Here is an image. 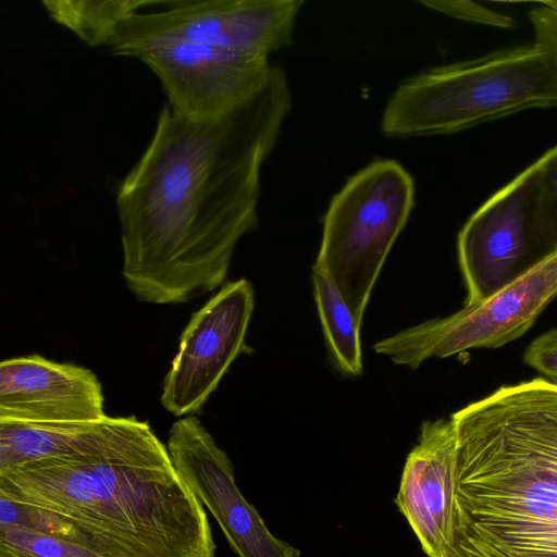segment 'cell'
<instances>
[{
  "mask_svg": "<svg viewBox=\"0 0 557 557\" xmlns=\"http://www.w3.org/2000/svg\"><path fill=\"white\" fill-rule=\"evenodd\" d=\"M290 108L277 66L219 116L188 120L162 107L115 196L123 276L139 300L180 304L224 282L238 240L258 227L261 166Z\"/></svg>",
  "mask_w": 557,
  "mask_h": 557,
  "instance_id": "6da1fadb",
  "label": "cell"
},
{
  "mask_svg": "<svg viewBox=\"0 0 557 557\" xmlns=\"http://www.w3.org/2000/svg\"><path fill=\"white\" fill-rule=\"evenodd\" d=\"M441 557H557V385H506L450 417Z\"/></svg>",
  "mask_w": 557,
  "mask_h": 557,
  "instance_id": "7a4b0ae2",
  "label": "cell"
},
{
  "mask_svg": "<svg viewBox=\"0 0 557 557\" xmlns=\"http://www.w3.org/2000/svg\"><path fill=\"white\" fill-rule=\"evenodd\" d=\"M0 495L69 519L117 557H215L205 507L134 417L83 454L0 471Z\"/></svg>",
  "mask_w": 557,
  "mask_h": 557,
  "instance_id": "3957f363",
  "label": "cell"
},
{
  "mask_svg": "<svg viewBox=\"0 0 557 557\" xmlns=\"http://www.w3.org/2000/svg\"><path fill=\"white\" fill-rule=\"evenodd\" d=\"M549 106H557V65L533 42L404 81L384 109L381 128L391 137L451 134Z\"/></svg>",
  "mask_w": 557,
  "mask_h": 557,
  "instance_id": "277c9868",
  "label": "cell"
},
{
  "mask_svg": "<svg viewBox=\"0 0 557 557\" xmlns=\"http://www.w3.org/2000/svg\"><path fill=\"white\" fill-rule=\"evenodd\" d=\"M414 203L410 174L381 159L352 175L323 218L313 268L329 275L361 326L371 292Z\"/></svg>",
  "mask_w": 557,
  "mask_h": 557,
  "instance_id": "5b68a950",
  "label": "cell"
},
{
  "mask_svg": "<svg viewBox=\"0 0 557 557\" xmlns=\"http://www.w3.org/2000/svg\"><path fill=\"white\" fill-rule=\"evenodd\" d=\"M557 296V247L487 298L377 342L375 352L417 369L429 358L496 348L523 335Z\"/></svg>",
  "mask_w": 557,
  "mask_h": 557,
  "instance_id": "8992f818",
  "label": "cell"
},
{
  "mask_svg": "<svg viewBox=\"0 0 557 557\" xmlns=\"http://www.w3.org/2000/svg\"><path fill=\"white\" fill-rule=\"evenodd\" d=\"M304 0L168 1L152 13H136L116 29L113 54L151 38H175L268 59L292 42Z\"/></svg>",
  "mask_w": 557,
  "mask_h": 557,
  "instance_id": "52a82bcc",
  "label": "cell"
},
{
  "mask_svg": "<svg viewBox=\"0 0 557 557\" xmlns=\"http://www.w3.org/2000/svg\"><path fill=\"white\" fill-rule=\"evenodd\" d=\"M536 212L531 164L492 195L458 234L466 305L493 295L553 251Z\"/></svg>",
  "mask_w": 557,
  "mask_h": 557,
  "instance_id": "ba28073f",
  "label": "cell"
},
{
  "mask_svg": "<svg viewBox=\"0 0 557 557\" xmlns=\"http://www.w3.org/2000/svg\"><path fill=\"white\" fill-rule=\"evenodd\" d=\"M121 55L144 62L160 79L171 111L184 119L219 116L255 92L268 78V59L175 38H151Z\"/></svg>",
  "mask_w": 557,
  "mask_h": 557,
  "instance_id": "9c48e42d",
  "label": "cell"
},
{
  "mask_svg": "<svg viewBox=\"0 0 557 557\" xmlns=\"http://www.w3.org/2000/svg\"><path fill=\"white\" fill-rule=\"evenodd\" d=\"M253 288L245 278L225 284L196 311L180 339L162 387L161 404L175 417L193 416L244 351L253 310Z\"/></svg>",
  "mask_w": 557,
  "mask_h": 557,
  "instance_id": "30bf717a",
  "label": "cell"
},
{
  "mask_svg": "<svg viewBox=\"0 0 557 557\" xmlns=\"http://www.w3.org/2000/svg\"><path fill=\"white\" fill-rule=\"evenodd\" d=\"M166 447L176 472L209 509L238 557L300 556L269 531L238 490L227 454L195 416L173 423Z\"/></svg>",
  "mask_w": 557,
  "mask_h": 557,
  "instance_id": "8fae6325",
  "label": "cell"
},
{
  "mask_svg": "<svg viewBox=\"0 0 557 557\" xmlns=\"http://www.w3.org/2000/svg\"><path fill=\"white\" fill-rule=\"evenodd\" d=\"M107 417L98 377L73 363L38 355L0 364V420L92 422Z\"/></svg>",
  "mask_w": 557,
  "mask_h": 557,
  "instance_id": "7c38bea8",
  "label": "cell"
},
{
  "mask_svg": "<svg viewBox=\"0 0 557 557\" xmlns=\"http://www.w3.org/2000/svg\"><path fill=\"white\" fill-rule=\"evenodd\" d=\"M455 445L451 419L424 421L394 499L428 557H441L443 549Z\"/></svg>",
  "mask_w": 557,
  "mask_h": 557,
  "instance_id": "4fadbf2b",
  "label": "cell"
},
{
  "mask_svg": "<svg viewBox=\"0 0 557 557\" xmlns=\"http://www.w3.org/2000/svg\"><path fill=\"white\" fill-rule=\"evenodd\" d=\"M127 418L92 422H27L0 420V471L41 459L92 449L121 431Z\"/></svg>",
  "mask_w": 557,
  "mask_h": 557,
  "instance_id": "5bb4252c",
  "label": "cell"
},
{
  "mask_svg": "<svg viewBox=\"0 0 557 557\" xmlns=\"http://www.w3.org/2000/svg\"><path fill=\"white\" fill-rule=\"evenodd\" d=\"M147 0H44L46 12L55 23L70 29L90 47L108 46L119 26L143 7L157 4Z\"/></svg>",
  "mask_w": 557,
  "mask_h": 557,
  "instance_id": "9a60e30c",
  "label": "cell"
},
{
  "mask_svg": "<svg viewBox=\"0 0 557 557\" xmlns=\"http://www.w3.org/2000/svg\"><path fill=\"white\" fill-rule=\"evenodd\" d=\"M313 295L325 339L343 373H362L360 325L339 290L323 271L312 269Z\"/></svg>",
  "mask_w": 557,
  "mask_h": 557,
  "instance_id": "2e32d148",
  "label": "cell"
},
{
  "mask_svg": "<svg viewBox=\"0 0 557 557\" xmlns=\"http://www.w3.org/2000/svg\"><path fill=\"white\" fill-rule=\"evenodd\" d=\"M0 557H111L70 540L0 524Z\"/></svg>",
  "mask_w": 557,
  "mask_h": 557,
  "instance_id": "e0dca14e",
  "label": "cell"
},
{
  "mask_svg": "<svg viewBox=\"0 0 557 557\" xmlns=\"http://www.w3.org/2000/svg\"><path fill=\"white\" fill-rule=\"evenodd\" d=\"M534 175L536 212L548 244L557 247V146L531 164Z\"/></svg>",
  "mask_w": 557,
  "mask_h": 557,
  "instance_id": "ac0fdd59",
  "label": "cell"
},
{
  "mask_svg": "<svg viewBox=\"0 0 557 557\" xmlns=\"http://www.w3.org/2000/svg\"><path fill=\"white\" fill-rule=\"evenodd\" d=\"M419 3L435 12L469 23L498 28H511L516 24L510 15L470 0H420Z\"/></svg>",
  "mask_w": 557,
  "mask_h": 557,
  "instance_id": "d6986e66",
  "label": "cell"
},
{
  "mask_svg": "<svg viewBox=\"0 0 557 557\" xmlns=\"http://www.w3.org/2000/svg\"><path fill=\"white\" fill-rule=\"evenodd\" d=\"M523 359L546 381L557 385V329L535 338L525 349Z\"/></svg>",
  "mask_w": 557,
  "mask_h": 557,
  "instance_id": "ffe728a7",
  "label": "cell"
},
{
  "mask_svg": "<svg viewBox=\"0 0 557 557\" xmlns=\"http://www.w3.org/2000/svg\"><path fill=\"white\" fill-rule=\"evenodd\" d=\"M529 20L534 42L543 47L557 65V1H544L532 8Z\"/></svg>",
  "mask_w": 557,
  "mask_h": 557,
  "instance_id": "44dd1931",
  "label": "cell"
}]
</instances>
